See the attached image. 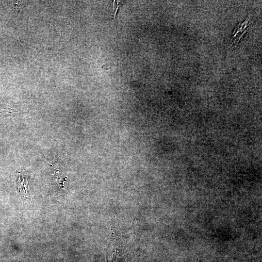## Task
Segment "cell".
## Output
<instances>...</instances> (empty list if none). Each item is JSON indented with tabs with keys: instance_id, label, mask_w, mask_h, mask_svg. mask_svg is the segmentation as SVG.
<instances>
[{
	"instance_id": "cell-1",
	"label": "cell",
	"mask_w": 262,
	"mask_h": 262,
	"mask_svg": "<svg viewBox=\"0 0 262 262\" xmlns=\"http://www.w3.org/2000/svg\"><path fill=\"white\" fill-rule=\"evenodd\" d=\"M249 19L247 18L245 21L240 23L233 33L231 39V44L232 46L236 45L240 41L241 38L247 31V28L249 25Z\"/></svg>"
}]
</instances>
